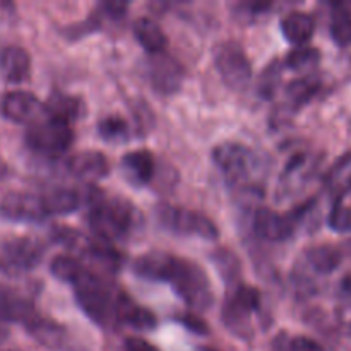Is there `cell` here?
Instances as JSON below:
<instances>
[{
    "instance_id": "cell-3",
    "label": "cell",
    "mask_w": 351,
    "mask_h": 351,
    "mask_svg": "<svg viewBox=\"0 0 351 351\" xmlns=\"http://www.w3.org/2000/svg\"><path fill=\"white\" fill-rule=\"evenodd\" d=\"M168 283L192 311H208L215 302L208 274L201 269V266L191 261L178 257Z\"/></svg>"
},
{
    "instance_id": "cell-7",
    "label": "cell",
    "mask_w": 351,
    "mask_h": 351,
    "mask_svg": "<svg viewBox=\"0 0 351 351\" xmlns=\"http://www.w3.org/2000/svg\"><path fill=\"white\" fill-rule=\"evenodd\" d=\"M43 256L45 245L38 239H9L0 245V271L7 276H21L33 271Z\"/></svg>"
},
{
    "instance_id": "cell-30",
    "label": "cell",
    "mask_w": 351,
    "mask_h": 351,
    "mask_svg": "<svg viewBox=\"0 0 351 351\" xmlns=\"http://www.w3.org/2000/svg\"><path fill=\"white\" fill-rule=\"evenodd\" d=\"M319 62H321V51L317 48L298 47L297 50H291L288 53L285 64L295 72H308L317 67Z\"/></svg>"
},
{
    "instance_id": "cell-42",
    "label": "cell",
    "mask_w": 351,
    "mask_h": 351,
    "mask_svg": "<svg viewBox=\"0 0 351 351\" xmlns=\"http://www.w3.org/2000/svg\"><path fill=\"white\" fill-rule=\"evenodd\" d=\"M2 351H16V350H2Z\"/></svg>"
},
{
    "instance_id": "cell-33",
    "label": "cell",
    "mask_w": 351,
    "mask_h": 351,
    "mask_svg": "<svg viewBox=\"0 0 351 351\" xmlns=\"http://www.w3.org/2000/svg\"><path fill=\"white\" fill-rule=\"evenodd\" d=\"M328 185L332 191L345 192L351 189V154H346L343 160L332 167L328 175Z\"/></svg>"
},
{
    "instance_id": "cell-21",
    "label": "cell",
    "mask_w": 351,
    "mask_h": 351,
    "mask_svg": "<svg viewBox=\"0 0 351 351\" xmlns=\"http://www.w3.org/2000/svg\"><path fill=\"white\" fill-rule=\"evenodd\" d=\"M134 36L137 43L151 55H160L167 48V34L161 29L160 24L151 17H139L134 23Z\"/></svg>"
},
{
    "instance_id": "cell-29",
    "label": "cell",
    "mask_w": 351,
    "mask_h": 351,
    "mask_svg": "<svg viewBox=\"0 0 351 351\" xmlns=\"http://www.w3.org/2000/svg\"><path fill=\"white\" fill-rule=\"evenodd\" d=\"M98 134L101 136L103 141L106 143H125L129 139V123L119 115H110L105 117L103 120H99L98 123Z\"/></svg>"
},
{
    "instance_id": "cell-40",
    "label": "cell",
    "mask_w": 351,
    "mask_h": 351,
    "mask_svg": "<svg viewBox=\"0 0 351 351\" xmlns=\"http://www.w3.org/2000/svg\"><path fill=\"white\" fill-rule=\"evenodd\" d=\"M5 173H7V168H5V165H3L2 161H0V180H2V178L5 177Z\"/></svg>"
},
{
    "instance_id": "cell-15",
    "label": "cell",
    "mask_w": 351,
    "mask_h": 351,
    "mask_svg": "<svg viewBox=\"0 0 351 351\" xmlns=\"http://www.w3.org/2000/svg\"><path fill=\"white\" fill-rule=\"evenodd\" d=\"M184 79V71L173 58L160 53L151 62V82L161 95H173L178 91Z\"/></svg>"
},
{
    "instance_id": "cell-12",
    "label": "cell",
    "mask_w": 351,
    "mask_h": 351,
    "mask_svg": "<svg viewBox=\"0 0 351 351\" xmlns=\"http://www.w3.org/2000/svg\"><path fill=\"white\" fill-rule=\"evenodd\" d=\"M297 226L293 215H281L269 208H261L254 216V230L267 242H285L290 239Z\"/></svg>"
},
{
    "instance_id": "cell-1",
    "label": "cell",
    "mask_w": 351,
    "mask_h": 351,
    "mask_svg": "<svg viewBox=\"0 0 351 351\" xmlns=\"http://www.w3.org/2000/svg\"><path fill=\"white\" fill-rule=\"evenodd\" d=\"M89 226L101 242H122L139 232L143 215L123 197H105L99 191L88 194Z\"/></svg>"
},
{
    "instance_id": "cell-8",
    "label": "cell",
    "mask_w": 351,
    "mask_h": 351,
    "mask_svg": "<svg viewBox=\"0 0 351 351\" xmlns=\"http://www.w3.org/2000/svg\"><path fill=\"white\" fill-rule=\"evenodd\" d=\"M215 64L228 88L242 91L252 79V64L235 41H225L215 50Z\"/></svg>"
},
{
    "instance_id": "cell-13",
    "label": "cell",
    "mask_w": 351,
    "mask_h": 351,
    "mask_svg": "<svg viewBox=\"0 0 351 351\" xmlns=\"http://www.w3.org/2000/svg\"><path fill=\"white\" fill-rule=\"evenodd\" d=\"M26 331L34 341L51 351H69V346H71L67 328L51 319L36 315L26 324Z\"/></svg>"
},
{
    "instance_id": "cell-26",
    "label": "cell",
    "mask_w": 351,
    "mask_h": 351,
    "mask_svg": "<svg viewBox=\"0 0 351 351\" xmlns=\"http://www.w3.org/2000/svg\"><path fill=\"white\" fill-rule=\"evenodd\" d=\"M341 252L332 245L312 247L307 252V261L312 269L319 274H331L341 264Z\"/></svg>"
},
{
    "instance_id": "cell-5",
    "label": "cell",
    "mask_w": 351,
    "mask_h": 351,
    "mask_svg": "<svg viewBox=\"0 0 351 351\" xmlns=\"http://www.w3.org/2000/svg\"><path fill=\"white\" fill-rule=\"evenodd\" d=\"M158 221L161 226L177 235L197 237V239L215 242L219 237V230L208 216L180 206L161 204L156 209Z\"/></svg>"
},
{
    "instance_id": "cell-19",
    "label": "cell",
    "mask_w": 351,
    "mask_h": 351,
    "mask_svg": "<svg viewBox=\"0 0 351 351\" xmlns=\"http://www.w3.org/2000/svg\"><path fill=\"white\" fill-rule=\"evenodd\" d=\"M0 71L10 84H21L31 75V57L23 47L10 45L0 53Z\"/></svg>"
},
{
    "instance_id": "cell-23",
    "label": "cell",
    "mask_w": 351,
    "mask_h": 351,
    "mask_svg": "<svg viewBox=\"0 0 351 351\" xmlns=\"http://www.w3.org/2000/svg\"><path fill=\"white\" fill-rule=\"evenodd\" d=\"M45 211L48 216H64L77 211L82 204V197L77 191L67 187H55L41 195Z\"/></svg>"
},
{
    "instance_id": "cell-36",
    "label": "cell",
    "mask_w": 351,
    "mask_h": 351,
    "mask_svg": "<svg viewBox=\"0 0 351 351\" xmlns=\"http://www.w3.org/2000/svg\"><path fill=\"white\" fill-rule=\"evenodd\" d=\"M178 321H180L182 326H185V329H189V331L194 332V335H199V336L209 335L208 322H206L202 317H199L197 314H182L180 317H178Z\"/></svg>"
},
{
    "instance_id": "cell-35",
    "label": "cell",
    "mask_w": 351,
    "mask_h": 351,
    "mask_svg": "<svg viewBox=\"0 0 351 351\" xmlns=\"http://www.w3.org/2000/svg\"><path fill=\"white\" fill-rule=\"evenodd\" d=\"M281 79V69L276 64L267 67V71L263 74V81H261L259 91L264 98H271L276 91V86Z\"/></svg>"
},
{
    "instance_id": "cell-38",
    "label": "cell",
    "mask_w": 351,
    "mask_h": 351,
    "mask_svg": "<svg viewBox=\"0 0 351 351\" xmlns=\"http://www.w3.org/2000/svg\"><path fill=\"white\" fill-rule=\"evenodd\" d=\"M123 351H160V350L143 338H127L125 343H123Z\"/></svg>"
},
{
    "instance_id": "cell-10",
    "label": "cell",
    "mask_w": 351,
    "mask_h": 351,
    "mask_svg": "<svg viewBox=\"0 0 351 351\" xmlns=\"http://www.w3.org/2000/svg\"><path fill=\"white\" fill-rule=\"evenodd\" d=\"M0 110L7 120L14 123H24V125L26 123L33 125V123L48 117L45 103H41L33 93L23 91V89L7 93L0 103Z\"/></svg>"
},
{
    "instance_id": "cell-2",
    "label": "cell",
    "mask_w": 351,
    "mask_h": 351,
    "mask_svg": "<svg viewBox=\"0 0 351 351\" xmlns=\"http://www.w3.org/2000/svg\"><path fill=\"white\" fill-rule=\"evenodd\" d=\"M75 300L81 311L99 326L117 324V298L110 285L101 276L88 271L77 283L74 285Z\"/></svg>"
},
{
    "instance_id": "cell-4",
    "label": "cell",
    "mask_w": 351,
    "mask_h": 351,
    "mask_svg": "<svg viewBox=\"0 0 351 351\" xmlns=\"http://www.w3.org/2000/svg\"><path fill=\"white\" fill-rule=\"evenodd\" d=\"M74 143L71 123L65 120L45 117L26 130V144L34 153L45 156H60Z\"/></svg>"
},
{
    "instance_id": "cell-11",
    "label": "cell",
    "mask_w": 351,
    "mask_h": 351,
    "mask_svg": "<svg viewBox=\"0 0 351 351\" xmlns=\"http://www.w3.org/2000/svg\"><path fill=\"white\" fill-rule=\"evenodd\" d=\"M0 215L9 221L40 223L47 218L41 195L31 192H10L0 202Z\"/></svg>"
},
{
    "instance_id": "cell-34",
    "label": "cell",
    "mask_w": 351,
    "mask_h": 351,
    "mask_svg": "<svg viewBox=\"0 0 351 351\" xmlns=\"http://www.w3.org/2000/svg\"><path fill=\"white\" fill-rule=\"evenodd\" d=\"M328 223L336 232H348L351 230V208L338 201L329 213Z\"/></svg>"
},
{
    "instance_id": "cell-17",
    "label": "cell",
    "mask_w": 351,
    "mask_h": 351,
    "mask_svg": "<svg viewBox=\"0 0 351 351\" xmlns=\"http://www.w3.org/2000/svg\"><path fill=\"white\" fill-rule=\"evenodd\" d=\"M120 168H122L127 182H130L134 187H143L153 180L156 163L149 151L139 149L123 154V158L120 160Z\"/></svg>"
},
{
    "instance_id": "cell-27",
    "label": "cell",
    "mask_w": 351,
    "mask_h": 351,
    "mask_svg": "<svg viewBox=\"0 0 351 351\" xmlns=\"http://www.w3.org/2000/svg\"><path fill=\"white\" fill-rule=\"evenodd\" d=\"M321 82L319 79L312 77V75H305L302 79H295L290 86L287 88V98L295 108H302L307 105L315 95H317Z\"/></svg>"
},
{
    "instance_id": "cell-9",
    "label": "cell",
    "mask_w": 351,
    "mask_h": 351,
    "mask_svg": "<svg viewBox=\"0 0 351 351\" xmlns=\"http://www.w3.org/2000/svg\"><path fill=\"white\" fill-rule=\"evenodd\" d=\"M213 160L232 182H245L259 170V158L239 143H223L213 151Z\"/></svg>"
},
{
    "instance_id": "cell-16",
    "label": "cell",
    "mask_w": 351,
    "mask_h": 351,
    "mask_svg": "<svg viewBox=\"0 0 351 351\" xmlns=\"http://www.w3.org/2000/svg\"><path fill=\"white\" fill-rule=\"evenodd\" d=\"M117 321L137 331H154L158 326L156 315L134 302L123 291H119V298H117Z\"/></svg>"
},
{
    "instance_id": "cell-20",
    "label": "cell",
    "mask_w": 351,
    "mask_h": 351,
    "mask_svg": "<svg viewBox=\"0 0 351 351\" xmlns=\"http://www.w3.org/2000/svg\"><path fill=\"white\" fill-rule=\"evenodd\" d=\"M33 302L27 300L23 295L14 291L0 290V321L5 322H21L26 326L31 319L36 317Z\"/></svg>"
},
{
    "instance_id": "cell-41",
    "label": "cell",
    "mask_w": 351,
    "mask_h": 351,
    "mask_svg": "<svg viewBox=\"0 0 351 351\" xmlns=\"http://www.w3.org/2000/svg\"><path fill=\"white\" fill-rule=\"evenodd\" d=\"M199 351H218V350H213V348H201Z\"/></svg>"
},
{
    "instance_id": "cell-39",
    "label": "cell",
    "mask_w": 351,
    "mask_h": 351,
    "mask_svg": "<svg viewBox=\"0 0 351 351\" xmlns=\"http://www.w3.org/2000/svg\"><path fill=\"white\" fill-rule=\"evenodd\" d=\"M7 336H9V329H7V326L0 321V341H2V339H5Z\"/></svg>"
},
{
    "instance_id": "cell-18",
    "label": "cell",
    "mask_w": 351,
    "mask_h": 351,
    "mask_svg": "<svg viewBox=\"0 0 351 351\" xmlns=\"http://www.w3.org/2000/svg\"><path fill=\"white\" fill-rule=\"evenodd\" d=\"M177 259L178 257L170 256L167 252H160V250L147 252L134 261V273L139 278H144V280L168 283Z\"/></svg>"
},
{
    "instance_id": "cell-32",
    "label": "cell",
    "mask_w": 351,
    "mask_h": 351,
    "mask_svg": "<svg viewBox=\"0 0 351 351\" xmlns=\"http://www.w3.org/2000/svg\"><path fill=\"white\" fill-rule=\"evenodd\" d=\"M273 351H324L317 341L307 336H295L290 338L288 335L281 332L273 343Z\"/></svg>"
},
{
    "instance_id": "cell-28",
    "label": "cell",
    "mask_w": 351,
    "mask_h": 351,
    "mask_svg": "<svg viewBox=\"0 0 351 351\" xmlns=\"http://www.w3.org/2000/svg\"><path fill=\"white\" fill-rule=\"evenodd\" d=\"M51 239H53V242L60 243V245L67 247L69 250H72L75 254H81V256H84V252L93 242L91 239L82 235L81 232H77L74 228H69V226H57V228L51 230Z\"/></svg>"
},
{
    "instance_id": "cell-24",
    "label": "cell",
    "mask_w": 351,
    "mask_h": 351,
    "mask_svg": "<svg viewBox=\"0 0 351 351\" xmlns=\"http://www.w3.org/2000/svg\"><path fill=\"white\" fill-rule=\"evenodd\" d=\"M45 108H47L48 117L65 120V122L71 123V120L79 119L82 115V108L84 106H82V99L77 98V96L55 93L45 103Z\"/></svg>"
},
{
    "instance_id": "cell-22",
    "label": "cell",
    "mask_w": 351,
    "mask_h": 351,
    "mask_svg": "<svg viewBox=\"0 0 351 351\" xmlns=\"http://www.w3.org/2000/svg\"><path fill=\"white\" fill-rule=\"evenodd\" d=\"M281 33L291 45L304 47L315 33V21L307 12H290L281 21Z\"/></svg>"
},
{
    "instance_id": "cell-37",
    "label": "cell",
    "mask_w": 351,
    "mask_h": 351,
    "mask_svg": "<svg viewBox=\"0 0 351 351\" xmlns=\"http://www.w3.org/2000/svg\"><path fill=\"white\" fill-rule=\"evenodd\" d=\"M127 7H129V3L117 2V0H110V2L103 3L101 9H103V12H105L108 17H112V19H120V17L125 16Z\"/></svg>"
},
{
    "instance_id": "cell-31",
    "label": "cell",
    "mask_w": 351,
    "mask_h": 351,
    "mask_svg": "<svg viewBox=\"0 0 351 351\" xmlns=\"http://www.w3.org/2000/svg\"><path fill=\"white\" fill-rule=\"evenodd\" d=\"M329 31L338 47H351V12L346 9H339L332 14Z\"/></svg>"
},
{
    "instance_id": "cell-25",
    "label": "cell",
    "mask_w": 351,
    "mask_h": 351,
    "mask_svg": "<svg viewBox=\"0 0 351 351\" xmlns=\"http://www.w3.org/2000/svg\"><path fill=\"white\" fill-rule=\"evenodd\" d=\"M88 267L74 256H69V254H60V256L53 257L50 264V273L51 276L57 278L62 283L75 285L86 273H88Z\"/></svg>"
},
{
    "instance_id": "cell-6",
    "label": "cell",
    "mask_w": 351,
    "mask_h": 351,
    "mask_svg": "<svg viewBox=\"0 0 351 351\" xmlns=\"http://www.w3.org/2000/svg\"><path fill=\"white\" fill-rule=\"evenodd\" d=\"M261 307V295L252 287H237L225 302L223 322L240 339L252 338V317Z\"/></svg>"
},
{
    "instance_id": "cell-14",
    "label": "cell",
    "mask_w": 351,
    "mask_h": 351,
    "mask_svg": "<svg viewBox=\"0 0 351 351\" xmlns=\"http://www.w3.org/2000/svg\"><path fill=\"white\" fill-rule=\"evenodd\" d=\"M67 170L82 182H98L110 173V161L99 151H82L69 158Z\"/></svg>"
}]
</instances>
